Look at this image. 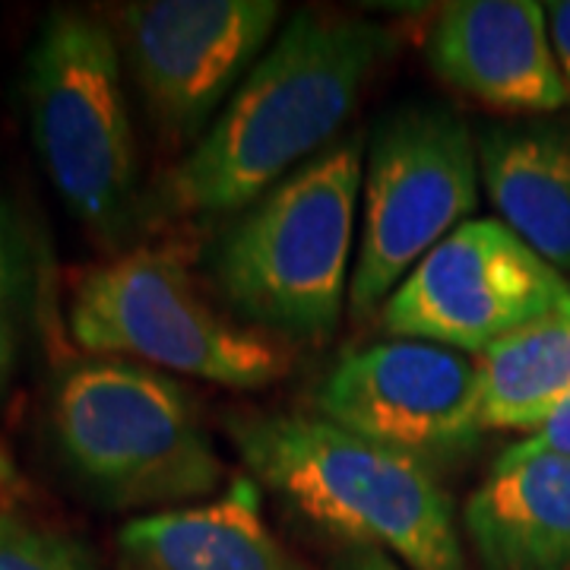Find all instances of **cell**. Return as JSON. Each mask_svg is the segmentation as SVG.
Returning a JSON list of instances; mask_svg holds the SVG:
<instances>
[{
    "label": "cell",
    "instance_id": "9a60e30c",
    "mask_svg": "<svg viewBox=\"0 0 570 570\" xmlns=\"http://www.w3.org/2000/svg\"><path fill=\"white\" fill-rule=\"evenodd\" d=\"M485 431H535L570 400V305L479 355Z\"/></svg>",
    "mask_w": 570,
    "mask_h": 570
},
{
    "label": "cell",
    "instance_id": "2e32d148",
    "mask_svg": "<svg viewBox=\"0 0 570 570\" xmlns=\"http://www.w3.org/2000/svg\"><path fill=\"white\" fill-rule=\"evenodd\" d=\"M0 570H96L86 551L20 510H0Z\"/></svg>",
    "mask_w": 570,
    "mask_h": 570
},
{
    "label": "cell",
    "instance_id": "e0dca14e",
    "mask_svg": "<svg viewBox=\"0 0 570 570\" xmlns=\"http://www.w3.org/2000/svg\"><path fill=\"white\" fill-rule=\"evenodd\" d=\"M520 448L554 453V456H568L570 460V400L564 406L554 409L549 419L532 431L530 438H523Z\"/></svg>",
    "mask_w": 570,
    "mask_h": 570
},
{
    "label": "cell",
    "instance_id": "ac0fdd59",
    "mask_svg": "<svg viewBox=\"0 0 570 570\" xmlns=\"http://www.w3.org/2000/svg\"><path fill=\"white\" fill-rule=\"evenodd\" d=\"M546 20H549V39L554 61H558L570 86V0L546 3Z\"/></svg>",
    "mask_w": 570,
    "mask_h": 570
},
{
    "label": "cell",
    "instance_id": "3957f363",
    "mask_svg": "<svg viewBox=\"0 0 570 570\" xmlns=\"http://www.w3.org/2000/svg\"><path fill=\"white\" fill-rule=\"evenodd\" d=\"M51 428L67 466L111 508L178 510L225 479L190 393L137 362L92 358L67 367L55 387Z\"/></svg>",
    "mask_w": 570,
    "mask_h": 570
},
{
    "label": "cell",
    "instance_id": "7402d4cb",
    "mask_svg": "<svg viewBox=\"0 0 570 570\" xmlns=\"http://www.w3.org/2000/svg\"><path fill=\"white\" fill-rule=\"evenodd\" d=\"M26 489V482H22L20 469L17 463L7 456V450L0 448V491H22Z\"/></svg>",
    "mask_w": 570,
    "mask_h": 570
},
{
    "label": "cell",
    "instance_id": "6da1fadb",
    "mask_svg": "<svg viewBox=\"0 0 570 570\" xmlns=\"http://www.w3.org/2000/svg\"><path fill=\"white\" fill-rule=\"evenodd\" d=\"M393 36L362 17L298 13L225 102L206 137L165 181L184 216L257 204L292 168L311 163L348 121Z\"/></svg>",
    "mask_w": 570,
    "mask_h": 570
},
{
    "label": "cell",
    "instance_id": "4fadbf2b",
    "mask_svg": "<svg viewBox=\"0 0 570 570\" xmlns=\"http://www.w3.org/2000/svg\"><path fill=\"white\" fill-rule=\"evenodd\" d=\"M121 570H307L269 532L254 498H232L197 508L156 510L118 532Z\"/></svg>",
    "mask_w": 570,
    "mask_h": 570
},
{
    "label": "cell",
    "instance_id": "7c38bea8",
    "mask_svg": "<svg viewBox=\"0 0 570 570\" xmlns=\"http://www.w3.org/2000/svg\"><path fill=\"white\" fill-rule=\"evenodd\" d=\"M463 532L482 570H570V460L520 444L469 494Z\"/></svg>",
    "mask_w": 570,
    "mask_h": 570
},
{
    "label": "cell",
    "instance_id": "44dd1931",
    "mask_svg": "<svg viewBox=\"0 0 570 570\" xmlns=\"http://www.w3.org/2000/svg\"><path fill=\"white\" fill-rule=\"evenodd\" d=\"M17 371V326L0 305V396L10 387V377Z\"/></svg>",
    "mask_w": 570,
    "mask_h": 570
},
{
    "label": "cell",
    "instance_id": "5b68a950",
    "mask_svg": "<svg viewBox=\"0 0 570 570\" xmlns=\"http://www.w3.org/2000/svg\"><path fill=\"white\" fill-rule=\"evenodd\" d=\"M362 142H330L225 232L213 261L223 298L254 324L324 336L346 298Z\"/></svg>",
    "mask_w": 570,
    "mask_h": 570
},
{
    "label": "cell",
    "instance_id": "9c48e42d",
    "mask_svg": "<svg viewBox=\"0 0 570 570\" xmlns=\"http://www.w3.org/2000/svg\"><path fill=\"white\" fill-rule=\"evenodd\" d=\"M115 39L149 121L168 142H200L276 22V0L121 3Z\"/></svg>",
    "mask_w": 570,
    "mask_h": 570
},
{
    "label": "cell",
    "instance_id": "8992f818",
    "mask_svg": "<svg viewBox=\"0 0 570 570\" xmlns=\"http://www.w3.org/2000/svg\"><path fill=\"white\" fill-rule=\"evenodd\" d=\"M70 336L102 358H137L223 387L257 390L288 371L283 348L206 305L181 257L137 247L86 273L70 298Z\"/></svg>",
    "mask_w": 570,
    "mask_h": 570
},
{
    "label": "cell",
    "instance_id": "52a82bcc",
    "mask_svg": "<svg viewBox=\"0 0 570 570\" xmlns=\"http://www.w3.org/2000/svg\"><path fill=\"white\" fill-rule=\"evenodd\" d=\"M479 206V149L444 105H409L381 124L365 168L362 250L348 285L358 321L384 311L428 250Z\"/></svg>",
    "mask_w": 570,
    "mask_h": 570
},
{
    "label": "cell",
    "instance_id": "7a4b0ae2",
    "mask_svg": "<svg viewBox=\"0 0 570 570\" xmlns=\"http://www.w3.org/2000/svg\"><path fill=\"white\" fill-rule=\"evenodd\" d=\"M228 434L257 482L346 546L384 551L409 570H472L434 466L321 415L247 412Z\"/></svg>",
    "mask_w": 570,
    "mask_h": 570
},
{
    "label": "cell",
    "instance_id": "ffe728a7",
    "mask_svg": "<svg viewBox=\"0 0 570 570\" xmlns=\"http://www.w3.org/2000/svg\"><path fill=\"white\" fill-rule=\"evenodd\" d=\"M333 570H403L390 554L377 549H358V546H346L336 554Z\"/></svg>",
    "mask_w": 570,
    "mask_h": 570
},
{
    "label": "cell",
    "instance_id": "277c9868",
    "mask_svg": "<svg viewBox=\"0 0 570 570\" xmlns=\"http://www.w3.org/2000/svg\"><path fill=\"white\" fill-rule=\"evenodd\" d=\"M115 29L55 10L26 55L22 99L32 146L67 209L102 245L137 219V142Z\"/></svg>",
    "mask_w": 570,
    "mask_h": 570
},
{
    "label": "cell",
    "instance_id": "5bb4252c",
    "mask_svg": "<svg viewBox=\"0 0 570 570\" xmlns=\"http://www.w3.org/2000/svg\"><path fill=\"white\" fill-rule=\"evenodd\" d=\"M479 171L501 223L570 273V134L549 124L494 127L479 142Z\"/></svg>",
    "mask_w": 570,
    "mask_h": 570
},
{
    "label": "cell",
    "instance_id": "30bf717a",
    "mask_svg": "<svg viewBox=\"0 0 570 570\" xmlns=\"http://www.w3.org/2000/svg\"><path fill=\"white\" fill-rule=\"evenodd\" d=\"M317 415L428 466L479 448L482 381L466 352L390 340L346 355L314 393Z\"/></svg>",
    "mask_w": 570,
    "mask_h": 570
},
{
    "label": "cell",
    "instance_id": "d6986e66",
    "mask_svg": "<svg viewBox=\"0 0 570 570\" xmlns=\"http://www.w3.org/2000/svg\"><path fill=\"white\" fill-rule=\"evenodd\" d=\"M20 292V257L17 245L10 238V225L0 209V305H7Z\"/></svg>",
    "mask_w": 570,
    "mask_h": 570
},
{
    "label": "cell",
    "instance_id": "8fae6325",
    "mask_svg": "<svg viewBox=\"0 0 570 570\" xmlns=\"http://www.w3.org/2000/svg\"><path fill=\"white\" fill-rule=\"evenodd\" d=\"M441 80L498 111H558L570 86L554 61L546 7L532 0L448 3L428 36Z\"/></svg>",
    "mask_w": 570,
    "mask_h": 570
},
{
    "label": "cell",
    "instance_id": "ba28073f",
    "mask_svg": "<svg viewBox=\"0 0 570 570\" xmlns=\"http://www.w3.org/2000/svg\"><path fill=\"white\" fill-rule=\"evenodd\" d=\"M564 305V273L501 219H466L396 285L381 321L396 340L485 355L520 326Z\"/></svg>",
    "mask_w": 570,
    "mask_h": 570
}]
</instances>
